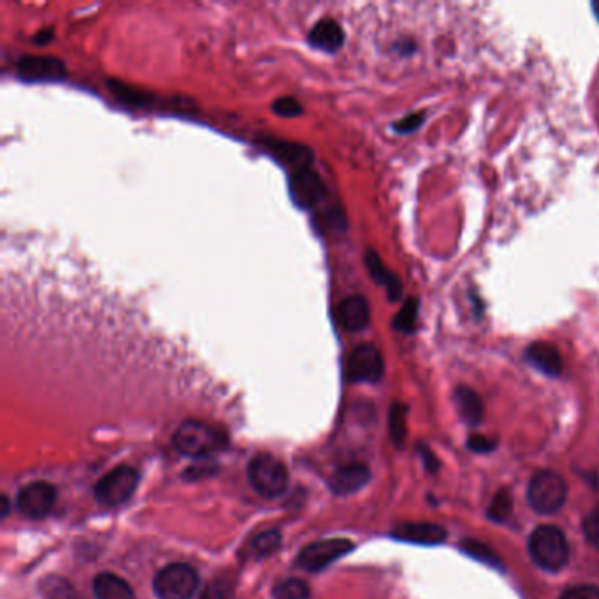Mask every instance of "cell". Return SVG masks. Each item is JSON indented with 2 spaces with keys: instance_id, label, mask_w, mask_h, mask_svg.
<instances>
[{
  "instance_id": "obj_1",
  "label": "cell",
  "mask_w": 599,
  "mask_h": 599,
  "mask_svg": "<svg viewBox=\"0 0 599 599\" xmlns=\"http://www.w3.org/2000/svg\"><path fill=\"white\" fill-rule=\"evenodd\" d=\"M174 447L183 456L211 457L227 447L226 434L220 429L200 420H187L174 432Z\"/></svg>"
},
{
  "instance_id": "obj_2",
  "label": "cell",
  "mask_w": 599,
  "mask_h": 599,
  "mask_svg": "<svg viewBox=\"0 0 599 599\" xmlns=\"http://www.w3.org/2000/svg\"><path fill=\"white\" fill-rule=\"evenodd\" d=\"M529 554L542 570L559 571L570 559V546L559 527L538 526L529 538Z\"/></svg>"
},
{
  "instance_id": "obj_3",
  "label": "cell",
  "mask_w": 599,
  "mask_h": 599,
  "mask_svg": "<svg viewBox=\"0 0 599 599\" xmlns=\"http://www.w3.org/2000/svg\"><path fill=\"white\" fill-rule=\"evenodd\" d=\"M248 480L258 496L275 499L288 487V471L278 457L258 454L248 464Z\"/></svg>"
},
{
  "instance_id": "obj_4",
  "label": "cell",
  "mask_w": 599,
  "mask_h": 599,
  "mask_svg": "<svg viewBox=\"0 0 599 599\" xmlns=\"http://www.w3.org/2000/svg\"><path fill=\"white\" fill-rule=\"evenodd\" d=\"M198 587V571L185 563H172L159 571L153 580V591L159 599H192Z\"/></svg>"
},
{
  "instance_id": "obj_5",
  "label": "cell",
  "mask_w": 599,
  "mask_h": 599,
  "mask_svg": "<svg viewBox=\"0 0 599 599\" xmlns=\"http://www.w3.org/2000/svg\"><path fill=\"white\" fill-rule=\"evenodd\" d=\"M568 487L563 480L561 475L554 471H540L533 477L529 488H527V499L533 510L538 514L550 515L561 510V507L566 503Z\"/></svg>"
},
{
  "instance_id": "obj_6",
  "label": "cell",
  "mask_w": 599,
  "mask_h": 599,
  "mask_svg": "<svg viewBox=\"0 0 599 599\" xmlns=\"http://www.w3.org/2000/svg\"><path fill=\"white\" fill-rule=\"evenodd\" d=\"M385 372L382 352L372 343L355 346L344 361V378L352 383H376Z\"/></svg>"
},
{
  "instance_id": "obj_7",
  "label": "cell",
  "mask_w": 599,
  "mask_h": 599,
  "mask_svg": "<svg viewBox=\"0 0 599 599\" xmlns=\"http://www.w3.org/2000/svg\"><path fill=\"white\" fill-rule=\"evenodd\" d=\"M140 484V475L134 468L118 466L104 475L95 486V498L106 507H118L130 499Z\"/></svg>"
},
{
  "instance_id": "obj_8",
  "label": "cell",
  "mask_w": 599,
  "mask_h": 599,
  "mask_svg": "<svg viewBox=\"0 0 599 599\" xmlns=\"http://www.w3.org/2000/svg\"><path fill=\"white\" fill-rule=\"evenodd\" d=\"M288 190L292 200L303 209H314L327 198V187L312 166L290 174Z\"/></svg>"
},
{
  "instance_id": "obj_9",
  "label": "cell",
  "mask_w": 599,
  "mask_h": 599,
  "mask_svg": "<svg viewBox=\"0 0 599 599\" xmlns=\"http://www.w3.org/2000/svg\"><path fill=\"white\" fill-rule=\"evenodd\" d=\"M57 501V488L48 482H32L18 492L16 508L29 518H43L50 514Z\"/></svg>"
},
{
  "instance_id": "obj_10",
  "label": "cell",
  "mask_w": 599,
  "mask_h": 599,
  "mask_svg": "<svg viewBox=\"0 0 599 599\" xmlns=\"http://www.w3.org/2000/svg\"><path fill=\"white\" fill-rule=\"evenodd\" d=\"M16 74L27 83H55L67 76V69L60 58L30 55L18 62Z\"/></svg>"
},
{
  "instance_id": "obj_11",
  "label": "cell",
  "mask_w": 599,
  "mask_h": 599,
  "mask_svg": "<svg viewBox=\"0 0 599 599\" xmlns=\"http://www.w3.org/2000/svg\"><path fill=\"white\" fill-rule=\"evenodd\" d=\"M353 550V543L350 540H325L308 545L297 559V565L308 571H320L342 559L344 554Z\"/></svg>"
},
{
  "instance_id": "obj_12",
  "label": "cell",
  "mask_w": 599,
  "mask_h": 599,
  "mask_svg": "<svg viewBox=\"0 0 599 599\" xmlns=\"http://www.w3.org/2000/svg\"><path fill=\"white\" fill-rule=\"evenodd\" d=\"M260 143L264 144V148L278 160L282 162L286 168H290L292 172L310 168L314 162V153L308 146L301 143H292V141H285V140H278V138H262Z\"/></svg>"
},
{
  "instance_id": "obj_13",
  "label": "cell",
  "mask_w": 599,
  "mask_h": 599,
  "mask_svg": "<svg viewBox=\"0 0 599 599\" xmlns=\"http://www.w3.org/2000/svg\"><path fill=\"white\" fill-rule=\"evenodd\" d=\"M372 310L364 295L344 297L336 306V322L346 333H359L370 325Z\"/></svg>"
},
{
  "instance_id": "obj_14",
  "label": "cell",
  "mask_w": 599,
  "mask_h": 599,
  "mask_svg": "<svg viewBox=\"0 0 599 599\" xmlns=\"http://www.w3.org/2000/svg\"><path fill=\"white\" fill-rule=\"evenodd\" d=\"M344 30L342 25L333 18H322L316 22L314 29L308 34V43L314 50L325 52V53H336L340 52L344 44Z\"/></svg>"
},
{
  "instance_id": "obj_15",
  "label": "cell",
  "mask_w": 599,
  "mask_h": 599,
  "mask_svg": "<svg viewBox=\"0 0 599 599\" xmlns=\"http://www.w3.org/2000/svg\"><path fill=\"white\" fill-rule=\"evenodd\" d=\"M370 478H372V473L366 464L352 462L334 471V475L331 478V488H333V492H336L340 496H348L366 486L370 482Z\"/></svg>"
},
{
  "instance_id": "obj_16",
  "label": "cell",
  "mask_w": 599,
  "mask_h": 599,
  "mask_svg": "<svg viewBox=\"0 0 599 599\" xmlns=\"http://www.w3.org/2000/svg\"><path fill=\"white\" fill-rule=\"evenodd\" d=\"M392 536L402 542L417 543V545H440L447 540V529L429 522L402 524L400 527H396Z\"/></svg>"
},
{
  "instance_id": "obj_17",
  "label": "cell",
  "mask_w": 599,
  "mask_h": 599,
  "mask_svg": "<svg viewBox=\"0 0 599 599\" xmlns=\"http://www.w3.org/2000/svg\"><path fill=\"white\" fill-rule=\"evenodd\" d=\"M526 359L531 366L548 376H559L563 372V357L559 350L546 342L533 343L526 350Z\"/></svg>"
},
{
  "instance_id": "obj_18",
  "label": "cell",
  "mask_w": 599,
  "mask_h": 599,
  "mask_svg": "<svg viewBox=\"0 0 599 599\" xmlns=\"http://www.w3.org/2000/svg\"><path fill=\"white\" fill-rule=\"evenodd\" d=\"M364 260H366V267H368L372 280L376 284L385 286L389 299L391 301H400L401 295H402V284H401L400 278L385 267L383 260L372 248L366 252Z\"/></svg>"
},
{
  "instance_id": "obj_19",
  "label": "cell",
  "mask_w": 599,
  "mask_h": 599,
  "mask_svg": "<svg viewBox=\"0 0 599 599\" xmlns=\"http://www.w3.org/2000/svg\"><path fill=\"white\" fill-rule=\"evenodd\" d=\"M97 599H136L132 587L114 573H101L93 582Z\"/></svg>"
},
{
  "instance_id": "obj_20",
  "label": "cell",
  "mask_w": 599,
  "mask_h": 599,
  "mask_svg": "<svg viewBox=\"0 0 599 599\" xmlns=\"http://www.w3.org/2000/svg\"><path fill=\"white\" fill-rule=\"evenodd\" d=\"M456 402L462 420L469 426H477L484 420V402L475 391L468 387H459L456 391Z\"/></svg>"
},
{
  "instance_id": "obj_21",
  "label": "cell",
  "mask_w": 599,
  "mask_h": 599,
  "mask_svg": "<svg viewBox=\"0 0 599 599\" xmlns=\"http://www.w3.org/2000/svg\"><path fill=\"white\" fill-rule=\"evenodd\" d=\"M108 88L116 97V101H120L121 104L130 106V108H148L155 101V97L151 93H146V92L136 88V86L125 85V83L116 82V80H110Z\"/></svg>"
},
{
  "instance_id": "obj_22",
  "label": "cell",
  "mask_w": 599,
  "mask_h": 599,
  "mask_svg": "<svg viewBox=\"0 0 599 599\" xmlns=\"http://www.w3.org/2000/svg\"><path fill=\"white\" fill-rule=\"evenodd\" d=\"M41 591L46 599H80L76 589L57 575H50L41 580Z\"/></svg>"
},
{
  "instance_id": "obj_23",
  "label": "cell",
  "mask_w": 599,
  "mask_h": 599,
  "mask_svg": "<svg viewBox=\"0 0 599 599\" xmlns=\"http://www.w3.org/2000/svg\"><path fill=\"white\" fill-rule=\"evenodd\" d=\"M460 550L464 554H468L469 557H473L480 563H486L487 566L503 568L499 556L490 546H487L486 543L477 542V540H464L460 545Z\"/></svg>"
},
{
  "instance_id": "obj_24",
  "label": "cell",
  "mask_w": 599,
  "mask_h": 599,
  "mask_svg": "<svg viewBox=\"0 0 599 599\" xmlns=\"http://www.w3.org/2000/svg\"><path fill=\"white\" fill-rule=\"evenodd\" d=\"M417 316H419V299L417 297H408L400 310V314L394 316L392 320V327L401 333H413L415 331V324H417Z\"/></svg>"
},
{
  "instance_id": "obj_25",
  "label": "cell",
  "mask_w": 599,
  "mask_h": 599,
  "mask_svg": "<svg viewBox=\"0 0 599 599\" xmlns=\"http://www.w3.org/2000/svg\"><path fill=\"white\" fill-rule=\"evenodd\" d=\"M275 599H308L310 598V587L306 582L297 580V578H286L280 582L275 591H273Z\"/></svg>"
},
{
  "instance_id": "obj_26",
  "label": "cell",
  "mask_w": 599,
  "mask_h": 599,
  "mask_svg": "<svg viewBox=\"0 0 599 599\" xmlns=\"http://www.w3.org/2000/svg\"><path fill=\"white\" fill-rule=\"evenodd\" d=\"M280 545H282V536L278 531H266L252 540V552L257 557H266V556L276 552L280 548Z\"/></svg>"
},
{
  "instance_id": "obj_27",
  "label": "cell",
  "mask_w": 599,
  "mask_h": 599,
  "mask_svg": "<svg viewBox=\"0 0 599 599\" xmlns=\"http://www.w3.org/2000/svg\"><path fill=\"white\" fill-rule=\"evenodd\" d=\"M512 508H514L512 496H510V492L507 488H503V490H499L494 496V499H492V503L488 507V517L492 520H496V522H505L510 517V514H512Z\"/></svg>"
},
{
  "instance_id": "obj_28",
  "label": "cell",
  "mask_w": 599,
  "mask_h": 599,
  "mask_svg": "<svg viewBox=\"0 0 599 599\" xmlns=\"http://www.w3.org/2000/svg\"><path fill=\"white\" fill-rule=\"evenodd\" d=\"M391 434H392V440L396 441V445H402L404 438H406V406L401 404V402H396L391 410Z\"/></svg>"
},
{
  "instance_id": "obj_29",
  "label": "cell",
  "mask_w": 599,
  "mask_h": 599,
  "mask_svg": "<svg viewBox=\"0 0 599 599\" xmlns=\"http://www.w3.org/2000/svg\"><path fill=\"white\" fill-rule=\"evenodd\" d=\"M200 599H234V584L226 578H218L202 591Z\"/></svg>"
},
{
  "instance_id": "obj_30",
  "label": "cell",
  "mask_w": 599,
  "mask_h": 599,
  "mask_svg": "<svg viewBox=\"0 0 599 599\" xmlns=\"http://www.w3.org/2000/svg\"><path fill=\"white\" fill-rule=\"evenodd\" d=\"M271 110H273V113L278 114L282 118H295L303 113V104L294 97H280L273 102Z\"/></svg>"
},
{
  "instance_id": "obj_31",
  "label": "cell",
  "mask_w": 599,
  "mask_h": 599,
  "mask_svg": "<svg viewBox=\"0 0 599 599\" xmlns=\"http://www.w3.org/2000/svg\"><path fill=\"white\" fill-rule=\"evenodd\" d=\"M322 226L324 230H340L346 228V218L344 213L338 208H329L325 213H322Z\"/></svg>"
},
{
  "instance_id": "obj_32",
  "label": "cell",
  "mask_w": 599,
  "mask_h": 599,
  "mask_svg": "<svg viewBox=\"0 0 599 599\" xmlns=\"http://www.w3.org/2000/svg\"><path fill=\"white\" fill-rule=\"evenodd\" d=\"M582 529H584V535H585V538L589 540V543L599 548V508L585 517V520L582 524Z\"/></svg>"
},
{
  "instance_id": "obj_33",
  "label": "cell",
  "mask_w": 599,
  "mask_h": 599,
  "mask_svg": "<svg viewBox=\"0 0 599 599\" xmlns=\"http://www.w3.org/2000/svg\"><path fill=\"white\" fill-rule=\"evenodd\" d=\"M426 120V114L424 113H411L408 116H404L400 121L394 123V130L400 132V134H410V132H415Z\"/></svg>"
},
{
  "instance_id": "obj_34",
  "label": "cell",
  "mask_w": 599,
  "mask_h": 599,
  "mask_svg": "<svg viewBox=\"0 0 599 599\" xmlns=\"http://www.w3.org/2000/svg\"><path fill=\"white\" fill-rule=\"evenodd\" d=\"M468 449L477 452V454H488L496 449V441L487 438L484 434H473L468 440Z\"/></svg>"
},
{
  "instance_id": "obj_35",
  "label": "cell",
  "mask_w": 599,
  "mask_h": 599,
  "mask_svg": "<svg viewBox=\"0 0 599 599\" xmlns=\"http://www.w3.org/2000/svg\"><path fill=\"white\" fill-rule=\"evenodd\" d=\"M559 599H599V587L578 585L565 591Z\"/></svg>"
},
{
  "instance_id": "obj_36",
  "label": "cell",
  "mask_w": 599,
  "mask_h": 599,
  "mask_svg": "<svg viewBox=\"0 0 599 599\" xmlns=\"http://www.w3.org/2000/svg\"><path fill=\"white\" fill-rule=\"evenodd\" d=\"M53 37H55V32L52 29H43L39 30L35 35H34V43L35 44H48V43H52L53 41Z\"/></svg>"
},
{
  "instance_id": "obj_37",
  "label": "cell",
  "mask_w": 599,
  "mask_h": 599,
  "mask_svg": "<svg viewBox=\"0 0 599 599\" xmlns=\"http://www.w3.org/2000/svg\"><path fill=\"white\" fill-rule=\"evenodd\" d=\"M420 454H422V459H424V462H426L429 471H436L438 466H440V462H438L436 457L432 456V452L422 447V449H420Z\"/></svg>"
},
{
  "instance_id": "obj_38",
  "label": "cell",
  "mask_w": 599,
  "mask_h": 599,
  "mask_svg": "<svg viewBox=\"0 0 599 599\" xmlns=\"http://www.w3.org/2000/svg\"><path fill=\"white\" fill-rule=\"evenodd\" d=\"M7 512H9V499L4 496V498H2V517H5Z\"/></svg>"
}]
</instances>
